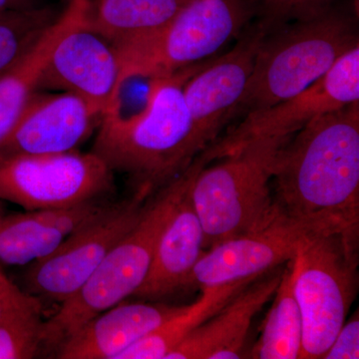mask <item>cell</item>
<instances>
[{"mask_svg":"<svg viewBox=\"0 0 359 359\" xmlns=\"http://www.w3.org/2000/svg\"><path fill=\"white\" fill-rule=\"evenodd\" d=\"M280 216L359 245V101L318 116L283 145L273 171Z\"/></svg>","mask_w":359,"mask_h":359,"instance_id":"cell-1","label":"cell"},{"mask_svg":"<svg viewBox=\"0 0 359 359\" xmlns=\"http://www.w3.org/2000/svg\"><path fill=\"white\" fill-rule=\"evenodd\" d=\"M200 66L148 79L141 109L106 116L97 130L92 152L113 173L127 175L135 192L155 195L204 152L184 96V85Z\"/></svg>","mask_w":359,"mask_h":359,"instance_id":"cell-2","label":"cell"},{"mask_svg":"<svg viewBox=\"0 0 359 359\" xmlns=\"http://www.w3.org/2000/svg\"><path fill=\"white\" fill-rule=\"evenodd\" d=\"M356 20L348 7L335 4L321 15L266 33L235 118L292 98L327 74L359 45Z\"/></svg>","mask_w":359,"mask_h":359,"instance_id":"cell-3","label":"cell"},{"mask_svg":"<svg viewBox=\"0 0 359 359\" xmlns=\"http://www.w3.org/2000/svg\"><path fill=\"white\" fill-rule=\"evenodd\" d=\"M290 137L250 142L196 172L189 194L204 231L205 249L262 230L280 218L271 179Z\"/></svg>","mask_w":359,"mask_h":359,"instance_id":"cell-4","label":"cell"},{"mask_svg":"<svg viewBox=\"0 0 359 359\" xmlns=\"http://www.w3.org/2000/svg\"><path fill=\"white\" fill-rule=\"evenodd\" d=\"M205 160L191 166L151 198L145 212L110 250L84 285L44 321L42 344L58 346L87 321L134 295L147 276L156 245L170 215Z\"/></svg>","mask_w":359,"mask_h":359,"instance_id":"cell-5","label":"cell"},{"mask_svg":"<svg viewBox=\"0 0 359 359\" xmlns=\"http://www.w3.org/2000/svg\"><path fill=\"white\" fill-rule=\"evenodd\" d=\"M252 18V0H187L159 32L116 47L121 82L131 77H169L202 65L243 34Z\"/></svg>","mask_w":359,"mask_h":359,"instance_id":"cell-6","label":"cell"},{"mask_svg":"<svg viewBox=\"0 0 359 359\" xmlns=\"http://www.w3.org/2000/svg\"><path fill=\"white\" fill-rule=\"evenodd\" d=\"M358 250L337 233L309 235L294 257L302 318L301 358H323L347 320L358 287Z\"/></svg>","mask_w":359,"mask_h":359,"instance_id":"cell-7","label":"cell"},{"mask_svg":"<svg viewBox=\"0 0 359 359\" xmlns=\"http://www.w3.org/2000/svg\"><path fill=\"white\" fill-rule=\"evenodd\" d=\"M113 172L93 152L13 156L0 159V201L26 211L60 209L101 200Z\"/></svg>","mask_w":359,"mask_h":359,"instance_id":"cell-8","label":"cell"},{"mask_svg":"<svg viewBox=\"0 0 359 359\" xmlns=\"http://www.w3.org/2000/svg\"><path fill=\"white\" fill-rule=\"evenodd\" d=\"M153 196L135 192L130 199L110 205L50 255L30 264L25 276L28 292L59 304L74 294L140 221Z\"/></svg>","mask_w":359,"mask_h":359,"instance_id":"cell-9","label":"cell"},{"mask_svg":"<svg viewBox=\"0 0 359 359\" xmlns=\"http://www.w3.org/2000/svg\"><path fill=\"white\" fill-rule=\"evenodd\" d=\"M359 101V45L334 63L327 74L292 98L245 116L203 155L210 163L235 152L250 142L283 138L332 111Z\"/></svg>","mask_w":359,"mask_h":359,"instance_id":"cell-10","label":"cell"},{"mask_svg":"<svg viewBox=\"0 0 359 359\" xmlns=\"http://www.w3.org/2000/svg\"><path fill=\"white\" fill-rule=\"evenodd\" d=\"M121 79L117 48L87 25L85 15L54 45L39 90L70 92L95 106L105 117L115 102Z\"/></svg>","mask_w":359,"mask_h":359,"instance_id":"cell-11","label":"cell"},{"mask_svg":"<svg viewBox=\"0 0 359 359\" xmlns=\"http://www.w3.org/2000/svg\"><path fill=\"white\" fill-rule=\"evenodd\" d=\"M266 32L250 25L230 51L194 72L184 85V96L203 151L218 140L219 133L235 119L254 67L259 44Z\"/></svg>","mask_w":359,"mask_h":359,"instance_id":"cell-12","label":"cell"},{"mask_svg":"<svg viewBox=\"0 0 359 359\" xmlns=\"http://www.w3.org/2000/svg\"><path fill=\"white\" fill-rule=\"evenodd\" d=\"M103 119L98 108L75 94L39 91L0 146V159L78 150Z\"/></svg>","mask_w":359,"mask_h":359,"instance_id":"cell-13","label":"cell"},{"mask_svg":"<svg viewBox=\"0 0 359 359\" xmlns=\"http://www.w3.org/2000/svg\"><path fill=\"white\" fill-rule=\"evenodd\" d=\"M313 235L285 217L262 230L212 245L194 269L189 287L201 289L257 278L294 259L304 238Z\"/></svg>","mask_w":359,"mask_h":359,"instance_id":"cell-14","label":"cell"},{"mask_svg":"<svg viewBox=\"0 0 359 359\" xmlns=\"http://www.w3.org/2000/svg\"><path fill=\"white\" fill-rule=\"evenodd\" d=\"M280 266L245 285L165 359H233L243 354L252 321L271 299L282 276Z\"/></svg>","mask_w":359,"mask_h":359,"instance_id":"cell-15","label":"cell"},{"mask_svg":"<svg viewBox=\"0 0 359 359\" xmlns=\"http://www.w3.org/2000/svg\"><path fill=\"white\" fill-rule=\"evenodd\" d=\"M183 308L162 302H120L63 340L56 358L116 359Z\"/></svg>","mask_w":359,"mask_h":359,"instance_id":"cell-16","label":"cell"},{"mask_svg":"<svg viewBox=\"0 0 359 359\" xmlns=\"http://www.w3.org/2000/svg\"><path fill=\"white\" fill-rule=\"evenodd\" d=\"M189 186L163 228L147 276L134 294L136 297L161 299L190 285L194 269L205 252V237Z\"/></svg>","mask_w":359,"mask_h":359,"instance_id":"cell-17","label":"cell"},{"mask_svg":"<svg viewBox=\"0 0 359 359\" xmlns=\"http://www.w3.org/2000/svg\"><path fill=\"white\" fill-rule=\"evenodd\" d=\"M111 204L91 201L60 209H42L0 219V264L25 266L48 256Z\"/></svg>","mask_w":359,"mask_h":359,"instance_id":"cell-18","label":"cell"},{"mask_svg":"<svg viewBox=\"0 0 359 359\" xmlns=\"http://www.w3.org/2000/svg\"><path fill=\"white\" fill-rule=\"evenodd\" d=\"M90 0L67 2L58 20L22 58L0 77V146L20 121L39 90L40 78L54 45L73 25L83 20Z\"/></svg>","mask_w":359,"mask_h":359,"instance_id":"cell-19","label":"cell"},{"mask_svg":"<svg viewBox=\"0 0 359 359\" xmlns=\"http://www.w3.org/2000/svg\"><path fill=\"white\" fill-rule=\"evenodd\" d=\"M187 0H90L86 23L115 47L159 32Z\"/></svg>","mask_w":359,"mask_h":359,"instance_id":"cell-20","label":"cell"},{"mask_svg":"<svg viewBox=\"0 0 359 359\" xmlns=\"http://www.w3.org/2000/svg\"><path fill=\"white\" fill-rule=\"evenodd\" d=\"M256 278L204 287L197 302L184 306L150 334L122 351L116 359H165L187 335L217 313L233 294Z\"/></svg>","mask_w":359,"mask_h":359,"instance_id":"cell-21","label":"cell"},{"mask_svg":"<svg viewBox=\"0 0 359 359\" xmlns=\"http://www.w3.org/2000/svg\"><path fill=\"white\" fill-rule=\"evenodd\" d=\"M294 259L283 264L282 276L262 327V334L252 347L255 359L301 358L302 318L294 290Z\"/></svg>","mask_w":359,"mask_h":359,"instance_id":"cell-22","label":"cell"},{"mask_svg":"<svg viewBox=\"0 0 359 359\" xmlns=\"http://www.w3.org/2000/svg\"><path fill=\"white\" fill-rule=\"evenodd\" d=\"M61 13L43 6L0 13V77L39 41Z\"/></svg>","mask_w":359,"mask_h":359,"instance_id":"cell-23","label":"cell"},{"mask_svg":"<svg viewBox=\"0 0 359 359\" xmlns=\"http://www.w3.org/2000/svg\"><path fill=\"white\" fill-rule=\"evenodd\" d=\"M42 309H27L0 323V359L36 356L42 344Z\"/></svg>","mask_w":359,"mask_h":359,"instance_id":"cell-24","label":"cell"},{"mask_svg":"<svg viewBox=\"0 0 359 359\" xmlns=\"http://www.w3.org/2000/svg\"><path fill=\"white\" fill-rule=\"evenodd\" d=\"M256 22L266 33L287 23L311 20L321 15L337 0H252Z\"/></svg>","mask_w":359,"mask_h":359,"instance_id":"cell-25","label":"cell"},{"mask_svg":"<svg viewBox=\"0 0 359 359\" xmlns=\"http://www.w3.org/2000/svg\"><path fill=\"white\" fill-rule=\"evenodd\" d=\"M32 309H42L39 297L20 290L0 269V323Z\"/></svg>","mask_w":359,"mask_h":359,"instance_id":"cell-26","label":"cell"},{"mask_svg":"<svg viewBox=\"0 0 359 359\" xmlns=\"http://www.w3.org/2000/svg\"><path fill=\"white\" fill-rule=\"evenodd\" d=\"M359 358L358 311L344 323L330 348L323 356L325 359H358Z\"/></svg>","mask_w":359,"mask_h":359,"instance_id":"cell-27","label":"cell"},{"mask_svg":"<svg viewBox=\"0 0 359 359\" xmlns=\"http://www.w3.org/2000/svg\"><path fill=\"white\" fill-rule=\"evenodd\" d=\"M41 6L39 0H0V13L18 9L32 8Z\"/></svg>","mask_w":359,"mask_h":359,"instance_id":"cell-28","label":"cell"},{"mask_svg":"<svg viewBox=\"0 0 359 359\" xmlns=\"http://www.w3.org/2000/svg\"><path fill=\"white\" fill-rule=\"evenodd\" d=\"M2 217H4V216H2V214H1V205H0V219H1Z\"/></svg>","mask_w":359,"mask_h":359,"instance_id":"cell-29","label":"cell"},{"mask_svg":"<svg viewBox=\"0 0 359 359\" xmlns=\"http://www.w3.org/2000/svg\"><path fill=\"white\" fill-rule=\"evenodd\" d=\"M65 1H66V4H67V2L71 1V0H65Z\"/></svg>","mask_w":359,"mask_h":359,"instance_id":"cell-30","label":"cell"}]
</instances>
